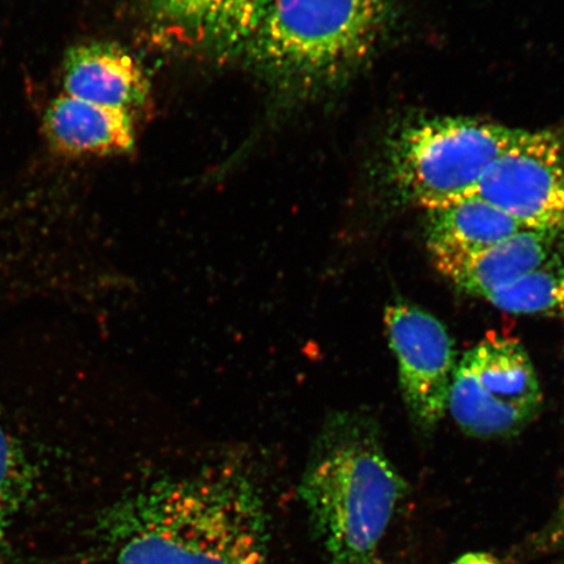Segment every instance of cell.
I'll return each instance as SVG.
<instances>
[{"instance_id":"7","label":"cell","mask_w":564,"mask_h":564,"mask_svg":"<svg viewBox=\"0 0 564 564\" xmlns=\"http://www.w3.org/2000/svg\"><path fill=\"white\" fill-rule=\"evenodd\" d=\"M384 317L408 411L422 430H433L447 413L457 368L453 338L434 315L406 301L391 303Z\"/></svg>"},{"instance_id":"8","label":"cell","mask_w":564,"mask_h":564,"mask_svg":"<svg viewBox=\"0 0 564 564\" xmlns=\"http://www.w3.org/2000/svg\"><path fill=\"white\" fill-rule=\"evenodd\" d=\"M23 400L0 390V564H10L21 520L41 477L48 432ZM51 440V438H48Z\"/></svg>"},{"instance_id":"6","label":"cell","mask_w":564,"mask_h":564,"mask_svg":"<svg viewBox=\"0 0 564 564\" xmlns=\"http://www.w3.org/2000/svg\"><path fill=\"white\" fill-rule=\"evenodd\" d=\"M476 195L527 230L564 238V137L518 130L479 182Z\"/></svg>"},{"instance_id":"11","label":"cell","mask_w":564,"mask_h":564,"mask_svg":"<svg viewBox=\"0 0 564 564\" xmlns=\"http://www.w3.org/2000/svg\"><path fill=\"white\" fill-rule=\"evenodd\" d=\"M44 133L53 150L66 156L127 153L137 137L131 112L67 95L48 105Z\"/></svg>"},{"instance_id":"3","label":"cell","mask_w":564,"mask_h":564,"mask_svg":"<svg viewBox=\"0 0 564 564\" xmlns=\"http://www.w3.org/2000/svg\"><path fill=\"white\" fill-rule=\"evenodd\" d=\"M393 12L394 0H272L239 53L274 87L315 94L369 59Z\"/></svg>"},{"instance_id":"1","label":"cell","mask_w":564,"mask_h":564,"mask_svg":"<svg viewBox=\"0 0 564 564\" xmlns=\"http://www.w3.org/2000/svg\"><path fill=\"white\" fill-rule=\"evenodd\" d=\"M97 534L116 564H265L270 547L262 491L231 463L127 494Z\"/></svg>"},{"instance_id":"2","label":"cell","mask_w":564,"mask_h":564,"mask_svg":"<svg viewBox=\"0 0 564 564\" xmlns=\"http://www.w3.org/2000/svg\"><path fill=\"white\" fill-rule=\"evenodd\" d=\"M405 478L365 417L343 413L316 436L300 496L327 564H379Z\"/></svg>"},{"instance_id":"9","label":"cell","mask_w":564,"mask_h":564,"mask_svg":"<svg viewBox=\"0 0 564 564\" xmlns=\"http://www.w3.org/2000/svg\"><path fill=\"white\" fill-rule=\"evenodd\" d=\"M63 87L67 96L129 112L144 106L151 95L140 63L108 42L70 47L63 62Z\"/></svg>"},{"instance_id":"12","label":"cell","mask_w":564,"mask_h":564,"mask_svg":"<svg viewBox=\"0 0 564 564\" xmlns=\"http://www.w3.org/2000/svg\"><path fill=\"white\" fill-rule=\"evenodd\" d=\"M272 0H148L159 24L196 44L239 53Z\"/></svg>"},{"instance_id":"10","label":"cell","mask_w":564,"mask_h":564,"mask_svg":"<svg viewBox=\"0 0 564 564\" xmlns=\"http://www.w3.org/2000/svg\"><path fill=\"white\" fill-rule=\"evenodd\" d=\"M560 239L549 232L525 229L481 251L433 253L432 258L444 278L463 291L482 297L558 256Z\"/></svg>"},{"instance_id":"15","label":"cell","mask_w":564,"mask_h":564,"mask_svg":"<svg viewBox=\"0 0 564 564\" xmlns=\"http://www.w3.org/2000/svg\"><path fill=\"white\" fill-rule=\"evenodd\" d=\"M528 554L564 553V502L552 520L527 544Z\"/></svg>"},{"instance_id":"4","label":"cell","mask_w":564,"mask_h":564,"mask_svg":"<svg viewBox=\"0 0 564 564\" xmlns=\"http://www.w3.org/2000/svg\"><path fill=\"white\" fill-rule=\"evenodd\" d=\"M518 130L469 118H435L388 141L387 178L401 199L422 209L474 195Z\"/></svg>"},{"instance_id":"16","label":"cell","mask_w":564,"mask_h":564,"mask_svg":"<svg viewBox=\"0 0 564 564\" xmlns=\"http://www.w3.org/2000/svg\"><path fill=\"white\" fill-rule=\"evenodd\" d=\"M451 564H499L496 558L490 554L485 553H469L460 556Z\"/></svg>"},{"instance_id":"5","label":"cell","mask_w":564,"mask_h":564,"mask_svg":"<svg viewBox=\"0 0 564 564\" xmlns=\"http://www.w3.org/2000/svg\"><path fill=\"white\" fill-rule=\"evenodd\" d=\"M541 404L538 373L523 345L491 334L457 364L447 412L465 434L498 438L524 429Z\"/></svg>"},{"instance_id":"14","label":"cell","mask_w":564,"mask_h":564,"mask_svg":"<svg viewBox=\"0 0 564 564\" xmlns=\"http://www.w3.org/2000/svg\"><path fill=\"white\" fill-rule=\"evenodd\" d=\"M502 312L520 315H564V259L555 256L510 284L482 295Z\"/></svg>"},{"instance_id":"13","label":"cell","mask_w":564,"mask_h":564,"mask_svg":"<svg viewBox=\"0 0 564 564\" xmlns=\"http://www.w3.org/2000/svg\"><path fill=\"white\" fill-rule=\"evenodd\" d=\"M430 253L477 252L525 230L476 194L426 209Z\"/></svg>"}]
</instances>
